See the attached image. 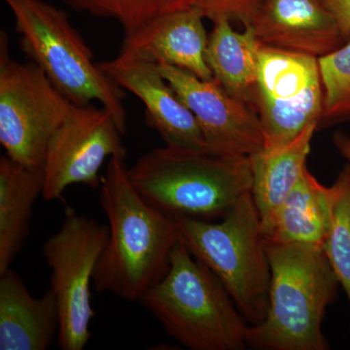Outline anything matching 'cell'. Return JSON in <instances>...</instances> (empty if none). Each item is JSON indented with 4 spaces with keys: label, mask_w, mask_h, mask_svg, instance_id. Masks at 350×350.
<instances>
[{
    "label": "cell",
    "mask_w": 350,
    "mask_h": 350,
    "mask_svg": "<svg viewBox=\"0 0 350 350\" xmlns=\"http://www.w3.org/2000/svg\"><path fill=\"white\" fill-rule=\"evenodd\" d=\"M271 283L266 317L248 326L246 345L257 350L330 349L322 324L338 283L319 246L266 241Z\"/></svg>",
    "instance_id": "7a4b0ae2"
},
{
    "label": "cell",
    "mask_w": 350,
    "mask_h": 350,
    "mask_svg": "<svg viewBox=\"0 0 350 350\" xmlns=\"http://www.w3.org/2000/svg\"><path fill=\"white\" fill-rule=\"evenodd\" d=\"M98 66L120 87L142 100L147 123L165 145L209 149L194 114L163 77L158 64L118 55Z\"/></svg>",
    "instance_id": "7c38bea8"
},
{
    "label": "cell",
    "mask_w": 350,
    "mask_h": 350,
    "mask_svg": "<svg viewBox=\"0 0 350 350\" xmlns=\"http://www.w3.org/2000/svg\"><path fill=\"white\" fill-rule=\"evenodd\" d=\"M334 145L347 162L350 163V137L344 131H337L333 137Z\"/></svg>",
    "instance_id": "d4e9b609"
},
{
    "label": "cell",
    "mask_w": 350,
    "mask_h": 350,
    "mask_svg": "<svg viewBox=\"0 0 350 350\" xmlns=\"http://www.w3.org/2000/svg\"><path fill=\"white\" fill-rule=\"evenodd\" d=\"M42 169H32L9 157L0 159V275L11 265L29 237L32 208L42 196Z\"/></svg>",
    "instance_id": "e0dca14e"
},
{
    "label": "cell",
    "mask_w": 350,
    "mask_h": 350,
    "mask_svg": "<svg viewBox=\"0 0 350 350\" xmlns=\"http://www.w3.org/2000/svg\"><path fill=\"white\" fill-rule=\"evenodd\" d=\"M15 19L23 52L77 107L98 101L125 135V92L94 62L68 14L44 0H3Z\"/></svg>",
    "instance_id": "5b68a950"
},
{
    "label": "cell",
    "mask_w": 350,
    "mask_h": 350,
    "mask_svg": "<svg viewBox=\"0 0 350 350\" xmlns=\"http://www.w3.org/2000/svg\"><path fill=\"white\" fill-rule=\"evenodd\" d=\"M122 131L107 108H73L51 138L44 161L42 197L61 200L69 186L100 188V170L107 159L126 157Z\"/></svg>",
    "instance_id": "30bf717a"
},
{
    "label": "cell",
    "mask_w": 350,
    "mask_h": 350,
    "mask_svg": "<svg viewBox=\"0 0 350 350\" xmlns=\"http://www.w3.org/2000/svg\"><path fill=\"white\" fill-rule=\"evenodd\" d=\"M204 19L195 6L165 14L125 36L119 55L167 64L200 79H213L206 63L209 36Z\"/></svg>",
    "instance_id": "5bb4252c"
},
{
    "label": "cell",
    "mask_w": 350,
    "mask_h": 350,
    "mask_svg": "<svg viewBox=\"0 0 350 350\" xmlns=\"http://www.w3.org/2000/svg\"><path fill=\"white\" fill-rule=\"evenodd\" d=\"M262 2L264 0H194V6L204 19L234 21L246 27L256 18Z\"/></svg>",
    "instance_id": "603a6c76"
},
{
    "label": "cell",
    "mask_w": 350,
    "mask_h": 350,
    "mask_svg": "<svg viewBox=\"0 0 350 350\" xmlns=\"http://www.w3.org/2000/svg\"><path fill=\"white\" fill-rule=\"evenodd\" d=\"M319 57L261 43L252 107L264 148L289 144L312 123L320 126L323 90Z\"/></svg>",
    "instance_id": "9c48e42d"
},
{
    "label": "cell",
    "mask_w": 350,
    "mask_h": 350,
    "mask_svg": "<svg viewBox=\"0 0 350 350\" xmlns=\"http://www.w3.org/2000/svg\"><path fill=\"white\" fill-rule=\"evenodd\" d=\"M126 157L109 159L101 176L100 204L109 238L94 275V288L126 301H139L167 273L180 239L177 218L152 206L128 174Z\"/></svg>",
    "instance_id": "6da1fadb"
},
{
    "label": "cell",
    "mask_w": 350,
    "mask_h": 350,
    "mask_svg": "<svg viewBox=\"0 0 350 350\" xmlns=\"http://www.w3.org/2000/svg\"><path fill=\"white\" fill-rule=\"evenodd\" d=\"M73 10L116 21L131 36L152 21L194 6V0H64Z\"/></svg>",
    "instance_id": "44dd1931"
},
{
    "label": "cell",
    "mask_w": 350,
    "mask_h": 350,
    "mask_svg": "<svg viewBox=\"0 0 350 350\" xmlns=\"http://www.w3.org/2000/svg\"><path fill=\"white\" fill-rule=\"evenodd\" d=\"M335 18L345 42L350 39V0H320Z\"/></svg>",
    "instance_id": "cb8c5ba5"
},
{
    "label": "cell",
    "mask_w": 350,
    "mask_h": 350,
    "mask_svg": "<svg viewBox=\"0 0 350 350\" xmlns=\"http://www.w3.org/2000/svg\"><path fill=\"white\" fill-rule=\"evenodd\" d=\"M332 217V189L306 167L300 181L271 217L262 224L265 239L322 247Z\"/></svg>",
    "instance_id": "2e32d148"
},
{
    "label": "cell",
    "mask_w": 350,
    "mask_h": 350,
    "mask_svg": "<svg viewBox=\"0 0 350 350\" xmlns=\"http://www.w3.org/2000/svg\"><path fill=\"white\" fill-rule=\"evenodd\" d=\"M180 239L213 271L250 325L260 323L269 305L271 268L266 239L251 192L219 222L175 216Z\"/></svg>",
    "instance_id": "8992f818"
},
{
    "label": "cell",
    "mask_w": 350,
    "mask_h": 350,
    "mask_svg": "<svg viewBox=\"0 0 350 350\" xmlns=\"http://www.w3.org/2000/svg\"><path fill=\"white\" fill-rule=\"evenodd\" d=\"M250 27L265 45L315 57L345 43L335 18L320 0H264Z\"/></svg>",
    "instance_id": "4fadbf2b"
},
{
    "label": "cell",
    "mask_w": 350,
    "mask_h": 350,
    "mask_svg": "<svg viewBox=\"0 0 350 350\" xmlns=\"http://www.w3.org/2000/svg\"><path fill=\"white\" fill-rule=\"evenodd\" d=\"M260 45L252 27L237 31L229 20L222 19L213 22L206 49V63L214 79L230 96L252 109Z\"/></svg>",
    "instance_id": "d6986e66"
},
{
    "label": "cell",
    "mask_w": 350,
    "mask_h": 350,
    "mask_svg": "<svg viewBox=\"0 0 350 350\" xmlns=\"http://www.w3.org/2000/svg\"><path fill=\"white\" fill-rule=\"evenodd\" d=\"M319 128V124H310L289 144L264 148L251 157V196L261 225L271 217L300 181L308 167L306 161L312 148L313 135Z\"/></svg>",
    "instance_id": "ac0fdd59"
},
{
    "label": "cell",
    "mask_w": 350,
    "mask_h": 350,
    "mask_svg": "<svg viewBox=\"0 0 350 350\" xmlns=\"http://www.w3.org/2000/svg\"><path fill=\"white\" fill-rule=\"evenodd\" d=\"M128 174L137 192L163 213L213 220L251 192L252 158L165 145L140 157Z\"/></svg>",
    "instance_id": "3957f363"
},
{
    "label": "cell",
    "mask_w": 350,
    "mask_h": 350,
    "mask_svg": "<svg viewBox=\"0 0 350 350\" xmlns=\"http://www.w3.org/2000/svg\"><path fill=\"white\" fill-rule=\"evenodd\" d=\"M75 107L36 64H21L10 56L1 31L0 144L6 156L42 169L51 138Z\"/></svg>",
    "instance_id": "52a82bcc"
},
{
    "label": "cell",
    "mask_w": 350,
    "mask_h": 350,
    "mask_svg": "<svg viewBox=\"0 0 350 350\" xmlns=\"http://www.w3.org/2000/svg\"><path fill=\"white\" fill-rule=\"evenodd\" d=\"M331 189V224L322 250L350 308V163L340 170Z\"/></svg>",
    "instance_id": "ffe728a7"
},
{
    "label": "cell",
    "mask_w": 350,
    "mask_h": 350,
    "mask_svg": "<svg viewBox=\"0 0 350 350\" xmlns=\"http://www.w3.org/2000/svg\"><path fill=\"white\" fill-rule=\"evenodd\" d=\"M59 331V306L50 289L36 298L12 269L0 275V350H46Z\"/></svg>",
    "instance_id": "9a60e30c"
},
{
    "label": "cell",
    "mask_w": 350,
    "mask_h": 350,
    "mask_svg": "<svg viewBox=\"0 0 350 350\" xmlns=\"http://www.w3.org/2000/svg\"><path fill=\"white\" fill-rule=\"evenodd\" d=\"M109 238L108 225L66 207L63 223L43 244L51 269L50 290L59 312L57 344L63 350H83L91 338V286Z\"/></svg>",
    "instance_id": "ba28073f"
},
{
    "label": "cell",
    "mask_w": 350,
    "mask_h": 350,
    "mask_svg": "<svg viewBox=\"0 0 350 350\" xmlns=\"http://www.w3.org/2000/svg\"><path fill=\"white\" fill-rule=\"evenodd\" d=\"M139 303L165 333L190 350H243L248 322L227 290L180 239L165 275Z\"/></svg>",
    "instance_id": "277c9868"
},
{
    "label": "cell",
    "mask_w": 350,
    "mask_h": 350,
    "mask_svg": "<svg viewBox=\"0 0 350 350\" xmlns=\"http://www.w3.org/2000/svg\"><path fill=\"white\" fill-rule=\"evenodd\" d=\"M317 59L323 90L320 126L347 121L350 119V39Z\"/></svg>",
    "instance_id": "7402d4cb"
},
{
    "label": "cell",
    "mask_w": 350,
    "mask_h": 350,
    "mask_svg": "<svg viewBox=\"0 0 350 350\" xmlns=\"http://www.w3.org/2000/svg\"><path fill=\"white\" fill-rule=\"evenodd\" d=\"M157 64L194 114L211 150L252 157L264 149L261 123L250 105L230 96L214 78L202 80L170 64Z\"/></svg>",
    "instance_id": "8fae6325"
}]
</instances>
